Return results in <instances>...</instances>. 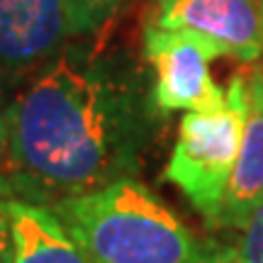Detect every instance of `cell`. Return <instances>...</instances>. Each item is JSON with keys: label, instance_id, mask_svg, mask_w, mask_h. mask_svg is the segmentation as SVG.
I'll return each mask as SVG.
<instances>
[{"label": "cell", "instance_id": "1", "mask_svg": "<svg viewBox=\"0 0 263 263\" xmlns=\"http://www.w3.org/2000/svg\"><path fill=\"white\" fill-rule=\"evenodd\" d=\"M156 120L146 78L124 51L66 44L8 103L0 195L51 207L134 178Z\"/></svg>", "mask_w": 263, "mask_h": 263}, {"label": "cell", "instance_id": "2", "mask_svg": "<svg viewBox=\"0 0 263 263\" xmlns=\"http://www.w3.org/2000/svg\"><path fill=\"white\" fill-rule=\"evenodd\" d=\"M90 263H217V241L193 234L137 178L51 205Z\"/></svg>", "mask_w": 263, "mask_h": 263}, {"label": "cell", "instance_id": "3", "mask_svg": "<svg viewBox=\"0 0 263 263\" xmlns=\"http://www.w3.org/2000/svg\"><path fill=\"white\" fill-rule=\"evenodd\" d=\"M224 88V107L183 115L178 137L163 171L166 180L185 195L212 232L222 212L249 112L246 73H234Z\"/></svg>", "mask_w": 263, "mask_h": 263}, {"label": "cell", "instance_id": "4", "mask_svg": "<svg viewBox=\"0 0 263 263\" xmlns=\"http://www.w3.org/2000/svg\"><path fill=\"white\" fill-rule=\"evenodd\" d=\"M144 57L154 71L151 100L159 115L207 112L227 103V88L210 76V64L229 57L224 44L193 32L149 22L144 27Z\"/></svg>", "mask_w": 263, "mask_h": 263}, {"label": "cell", "instance_id": "5", "mask_svg": "<svg viewBox=\"0 0 263 263\" xmlns=\"http://www.w3.org/2000/svg\"><path fill=\"white\" fill-rule=\"evenodd\" d=\"M68 37L64 0H0V83L27 81Z\"/></svg>", "mask_w": 263, "mask_h": 263}, {"label": "cell", "instance_id": "6", "mask_svg": "<svg viewBox=\"0 0 263 263\" xmlns=\"http://www.w3.org/2000/svg\"><path fill=\"white\" fill-rule=\"evenodd\" d=\"M151 22L207 34L244 64L263 59V0H156Z\"/></svg>", "mask_w": 263, "mask_h": 263}, {"label": "cell", "instance_id": "7", "mask_svg": "<svg viewBox=\"0 0 263 263\" xmlns=\"http://www.w3.org/2000/svg\"><path fill=\"white\" fill-rule=\"evenodd\" d=\"M249 112L215 232H239L263 205V59L246 73Z\"/></svg>", "mask_w": 263, "mask_h": 263}, {"label": "cell", "instance_id": "8", "mask_svg": "<svg viewBox=\"0 0 263 263\" xmlns=\"http://www.w3.org/2000/svg\"><path fill=\"white\" fill-rule=\"evenodd\" d=\"M8 215L15 239V263H90L51 207L10 197Z\"/></svg>", "mask_w": 263, "mask_h": 263}, {"label": "cell", "instance_id": "9", "mask_svg": "<svg viewBox=\"0 0 263 263\" xmlns=\"http://www.w3.org/2000/svg\"><path fill=\"white\" fill-rule=\"evenodd\" d=\"M127 0H64L71 37H93L120 12Z\"/></svg>", "mask_w": 263, "mask_h": 263}, {"label": "cell", "instance_id": "10", "mask_svg": "<svg viewBox=\"0 0 263 263\" xmlns=\"http://www.w3.org/2000/svg\"><path fill=\"white\" fill-rule=\"evenodd\" d=\"M217 263H263V205L236 232L232 244L217 241Z\"/></svg>", "mask_w": 263, "mask_h": 263}, {"label": "cell", "instance_id": "11", "mask_svg": "<svg viewBox=\"0 0 263 263\" xmlns=\"http://www.w3.org/2000/svg\"><path fill=\"white\" fill-rule=\"evenodd\" d=\"M0 263H15V239L8 215V200L0 195Z\"/></svg>", "mask_w": 263, "mask_h": 263}, {"label": "cell", "instance_id": "12", "mask_svg": "<svg viewBox=\"0 0 263 263\" xmlns=\"http://www.w3.org/2000/svg\"><path fill=\"white\" fill-rule=\"evenodd\" d=\"M5 85L0 83V146H3V137H5V112H8V100H5Z\"/></svg>", "mask_w": 263, "mask_h": 263}]
</instances>
